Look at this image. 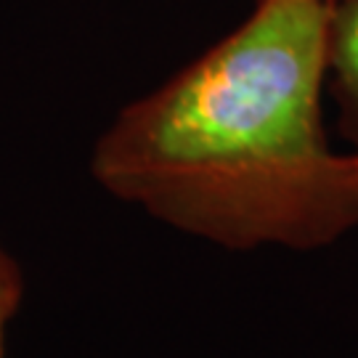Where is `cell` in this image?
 I'll return each instance as SVG.
<instances>
[{"mask_svg": "<svg viewBox=\"0 0 358 358\" xmlns=\"http://www.w3.org/2000/svg\"><path fill=\"white\" fill-rule=\"evenodd\" d=\"M329 0L255 11L99 136L109 196L231 252L329 247L358 229V152L324 128Z\"/></svg>", "mask_w": 358, "mask_h": 358, "instance_id": "cell-1", "label": "cell"}, {"mask_svg": "<svg viewBox=\"0 0 358 358\" xmlns=\"http://www.w3.org/2000/svg\"><path fill=\"white\" fill-rule=\"evenodd\" d=\"M327 90L337 106V128L358 152V0L332 3Z\"/></svg>", "mask_w": 358, "mask_h": 358, "instance_id": "cell-2", "label": "cell"}, {"mask_svg": "<svg viewBox=\"0 0 358 358\" xmlns=\"http://www.w3.org/2000/svg\"><path fill=\"white\" fill-rule=\"evenodd\" d=\"M24 300V273L0 242V358H6V334Z\"/></svg>", "mask_w": 358, "mask_h": 358, "instance_id": "cell-3", "label": "cell"}, {"mask_svg": "<svg viewBox=\"0 0 358 358\" xmlns=\"http://www.w3.org/2000/svg\"><path fill=\"white\" fill-rule=\"evenodd\" d=\"M329 3H337V0H329Z\"/></svg>", "mask_w": 358, "mask_h": 358, "instance_id": "cell-4", "label": "cell"}]
</instances>
